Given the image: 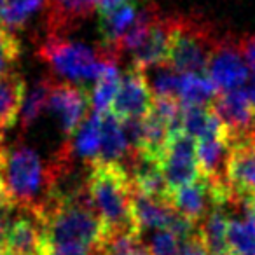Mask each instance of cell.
Instances as JSON below:
<instances>
[{
    "label": "cell",
    "instance_id": "7",
    "mask_svg": "<svg viewBox=\"0 0 255 255\" xmlns=\"http://www.w3.org/2000/svg\"><path fill=\"white\" fill-rule=\"evenodd\" d=\"M159 166L170 191L199 178L201 171L196 156V140L184 131L171 133Z\"/></svg>",
    "mask_w": 255,
    "mask_h": 255
},
{
    "label": "cell",
    "instance_id": "12",
    "mask_svg": "<svg viewBox=\"0 0 255 255\" xmlns=\"http://www.w3.org/2000/svg\"><path fill=\"white\" fill-rule=\"evenodd\" d=\"M210 107L227 129V140L248 135L255 107L248 98L247 89L238 88L229 91H219Z\"/></svg>",
    "mask_w": 255,
    "mask_h": 255
},
{
    "label": "cell",
    "instance_id": "28",
    "mask_svg": "<svg viewBox=\"0 0 255 255\" xmlns=\"http://www.w3.org/2000/svg\"><path fill=\"white\" fill-rule=\"evenodd\" d=\"M21 54V44L18 37L0 26V75L11 70Z\"/></svg>",
    "mask_w": 255,
    "mask_h": 255
},
{
    "label": "cell",
    "instance_id": "4",
    "mask_svg": "<svg viewBox=\"0 0 255 255\" xmlns=\"http://www.w3.org/2000/svg\"><path fill=\"white\" fill-rule=\"evenodd\" d=\"M219 33L212 21L199 14H178L166 65L180 74H205Z\"/></svg>",
    "mask_w": 255,
    "mask_h": 255
},
{
    "label": "cell",
    "instance_id": "26",
    "mask_svg": "<svg viewBox=\"0 0 255 255\" xmlns=\"http://www.w3.org/2000/svg\"><path fill=\"white\" fill-rule=\"evenodd\" d=\"M121 74L119 67H110L95 81L93 91H89L91 96V110L96 114H105L110 110L116 93L119 89Z\"/></svg>",
    "mask_w": 255,
    "mask_h": 255
},
{
    "label": "cell",
    "instance_id": "20",
    "mask_svg": "<svg viewBox=\"0 0 255 255\" xmlns=\"http://www.w3.org/2000/svg\"><path fill=\"white\" fill-rule=\"evenodd\" d=\"M227 206L215 205L206 217L198 224V231L203 238L208 255H231L227 247V222L229 215L226 212Z\"/></svg>",
    "mask_w": 255,
    "mask_h": 255
},
{
    "label": "cell",
    "instance_id": "5",
    "mask_svg": "<svg viewBox=\"0 0 255 255\" xmlns=\"http://www.w3.org/2000/svg\"><path fill=\"white\" fill-rule=\"evenodd\" d=\"M205 74L219 91L243 88L250 79V68L238 44V35L226 32L219 37Z\"/></svg>",
    "mask_w": 255,
    "mask_h": 255
},
{
    "label": "cell",
    "instance_id": "27",
    "mask_svg": "<svg viewBox=\"0 0 255 255\" xmlns=\"http://www.w3.org/2000/svg\"><path fill=\"white\" fill-rule=\"evenodd\" d=\"M180 72L173 70L170 67H159L156 72L150 89L154 96H177L178 98V86H180Z\"/></svg>",
    "mask_w": 255,
    "mask_h": 255
},
{
    "label": "cell",
    "instance_id": "29",
    "mask_svg": "<svg viewBox=\"0 0 255 255\" xmlns=\"http://www.w3.org/2000/svg\"><path fill=\"white\" fill-rule=\"evenodd\" d=\"M182 241L168 229H156L147 243L150 255H178Z\"/></svg>",
    "mask_w": 255,
    "mask_h": 255
},
{
    "label": "cell",
    "instance_id": "25",
    "mask_svg": "<svg viewBox=\"0 0 255 255\" xmlns=\"http://www.w3.org/2000/svg\"><path fill=\"white\" fill-rule=\"evenodd\" d=\"M227 247L231 255H255V222L252 217L227 222Z\"/></svg>",
    "mask_w": 255,
    "mask_h": 255
},
{
    "label": "cell",
    "instance_id": "24",
    "mask_svg": "<svg viewBox=\"0 0 255 255\" xmlns=\"http://www.w3.org/2000/svg\"><path fill=\"white\" fill-rule=\"evenodd\" d=\"M44 0H5L0 7V26L9 32L23 30L26 23L39 11H42Z\"/></svg>",
    "mask_w": 255,
    "mask_h": 255
},
{
    "label": "cell",
    "instance_id": "14",
    "mask_svg": "<svg viewBox=\"0 0 255 255\" xmlns=\"http://www.w3.org/2000/svg\"><path fill=\"white\" fill-rule=\"evenodd\" d=\"M196 156L201 177L215 185H227V156L229 140L227 135H213L196 140Z\"/></svg>",
    "mask_w": 255,
    "mask_h": 255
},
{
    "label": "cell",
    "instance_id": "1",
    "mask_svg": "<svg viewBox=\"0 0 255 255\" xmlns=\"http://www.w3.org/2000/svg\"><path fill=\"white\" fill-rule=\"evenodd\" d=\"M60 173L61 166L54 156L44 161L28 145L7 147L2 164L4 194L14 210L37 217L53 199Z\"/></svg>",
    "mask_w": 255,
    "mask_h": 255
},
{
    "label": "cell",
    "instance_id": "13",
    "mask_svg": "<svg viewBox=\"0 0 255 255\" xmlns=\"http://www.w3.org/2000/svg\"><path fill=\"white\" fill-rule=\"evenodd\" d=\"M7 255H46L47 241L40 222L28 212L11 219L4 241Z\"/></svg>",
    "mask_w": 255,
    "mask_h": 255
},
{
    "label": "cell",
    "instance_id": "3",
    "mask_svg": "<svg viewBox=\"0 0 255 255\" xmlns=\"http://www.w3.org/2000/svg\"><path fill=\"white\" fill-rule=\"evenodd\" d=\"M37 56L54 74L72 82H95L107 68L119 67L121 56L109 46L89 47L68 37H42Z\"/></svg>",
    "mask_w": 255,
    "mask_h": 255
},
{
    "label": "cell",
    "instance_id": "10",
    "mask_svg": "<svg viewBox=\"0 0 255 255\" xmlns=\"http://www.w3.org/2000/svg\"><path fill=\"white\" fill-rule=\"evenodd\" d=\"M226 175L234 198L241 205H245L248 198L255 196V140L250 133L229 140Z\"/></svg>",
    "mask_w": 255,
    "mask_h": 255
},
{
    "label": "cell",
    "instance_id": "9",
    "mask_svg": "<svg viewBox=\"0 0 255 255\" xmlns=\"http://www.w3.org/2000/svg\"><path fill=\"white\" fill-rule=\"evenodd\" d=\"M100 0H44V37H68L98 9Z\"/></svg>",
    "mask_w": 255,
    "mask_h": 255
},
{
    "label": "cell",
    "instance_id": "16",
    "mask_svg": "<svg viewBox=\"0 0 255 255\" xmlns=\"http://www.w3.org/2000/svg\"><path fill=\"white\" fill-rule=\"evenodd\" d=\"M25 93L26 84L21 74L11 68L0 75V136L18 123Z\"/></svg>",
    "mask_w": 255,
    "mask_h": 255
},
{
    "label": "cell",
    "instance_id": "22",
    "mask_svg": "<svg viewBox=\"0 0 255 255\" xmlns=\"http://www.w3.org/2000/svg\"><path fill=\"white\" fill-rule=\"evenodd\" d=\"M51 82H53V75H46V77L39 79L30 91L25 93L21 110H19V124H21L23 131H28L33 123H37L39 117L47 110Z\"/></svg>",
    "mask_w": 255,
    "mask_h": 255
},
{
    "label": "cell",
    "instance_id": "21",
    "mask_svg": "<svg viewBox=\"0 0 255 255\" xmlns=\"http://www.w3.org/2000/svg\"><path fill=\"white\" fill-rule=\"evenodd\" d=\"M136 14V5L133 2H128L119 7H114L107 12H100L98 18V33L100 44L112 47L121 35L126 32V28L131 25L133 18Z\"/></svg>",
    "mask_w": 255,
    "mask_h": 255
},
{
    "label": "cell",
    "instance_id": "38",
    "mask_svg": "<svg viewBox=\"0 0 255 255\" xmlns=\"http://www.w3.org/2000/svg\"><path fill=\"white\" fill-rule=\"evenodd\" d=\"M4 4H5V0H0V7H2Z\"/></svg>",
    "mask_w": 255,
    "mask_h": 255
},
{
    "label": "cell",
    "instance_id": "31",
    "mask_svg": "<svg viewBox=\"0 0 255 255\" xmlns=\"http://www.w3.org/2000/svg\"><path fill=\"white\" fill-rule=\"evenodd\" d=\"M178 255H208L203 238L199 234V231H196L192 236H189L187 240L182 241L180 245V254Z\"/></svg>",
    "mask_w": 255,
    "mask_h": 255
},
{
    "label": "cell",
    "instance_id": "36",
    "mask_svg": "<svg viewBox=\"0 0 255 255\" xmlns=\"http://www.w3.org/2000/svg\"><path fill=\"white\" fill-rule=\"evenodd\" d=\"M250 136L252 138H255V112H254V117H252V124H250Z\"/></svg>",
    "mask_w": 255,
    "mask_h": 255
},
{
    "label": "cell",
    "instance_id": "2",
    "mask_svg": "<svg viewBox=\"0 0 255 255\" xmlns=\"http://www.w3.org/2000/svg\"><path fill=\"white\" fill-rule=\"evenodd\" d=\"M86 189L107 233H138L133 215V184L123 164L95 159L86 166Z\"/></svg>",
    "mask_w": 255,
    "mask_h": 255
},
{
    "label": "cell",
    "instance_id": "15",
    "mask_svg": "<svg viewBox=\"0 0 255 255\" xmlns=\"http://www.w3.org/2000/svg\"><path fill=\"white\" fill-rule=\"evenodd\" d=\"M133 156H135V152H133L129 143H128L121 121L112 112L102 114L98 159L126 166Z\"/></svg>",
    "mask_w": 255,
    "mask_h": 255
},
{
    "label": "cell",
    "instance_id": "30",
    "mask_svg": "<svg viewBox=\"0 0 255 255\" xmlns=\"http://www.w3.org/2000/svg\"><path fill=\"white\" fill-rule=\"evenodd\" d=\"M238 44H240V49L243 53L245 60L248 63V68L254 74L255 79V33H247V35L238 37Z\"/></svg>",
    "mask_w": 255,
    "mask_h": 255
},
{
    "label": "cell",
    "instance_id": "39",
    "mask_svg": "<svg viewBox=\"0 0 255 255\" xmlns=\"http://www.w3.org/2000/svg\"><path fill=\"white\" fill-rule=\"evenodd\" d=\"M2 255H7V254H5V252H4V254H2Z\"/></svg>",
    "mask_w": 255,
    "mask_h": 255
},
{
    "label": "cell",
    "instance_id": "32",
    "mask_svg": "<svg viewBox=\"0 0 255 255\" xmlns=\"http://www.w3.org/2000/svg\"><path fill=\"white\" fill-rule=\"evenodd\" d=\"M12 205L5 198L0 199V255L4 254V241L7 234V227L12 219Z\"/></svg>",
    "mask_w": 255,
    "mask_h": 255
},
{
    "label": "cell",
    "instance_id": "34",
    "mask_svg": "<svg viewBox=\"0 0 255 255\" xmlns=\"http://www.w3.org/2000/svg\"><path fill=\"white\" fill-rule=\"evenodd\" d=\"M243 210H247V215L252 217L255 222V196H252V198H248L247 201H245Z\"/></svg>",
    "mask_w": 255,
    "mask_h": 255
},
{
    "label": "cell",
    "instance_id": "19",
    "mask_svg": "<svg viewBox=\"0 0 255 255\" xmlns=\"http://www.w3.org/2000/svg\"><path fill=\"white\" fill-rule=\"evenodd\" d=\"M161 16V9L156 2L152 0H145L140 7H136V14L133 18L131 25L128 26L126 32L117 39V42L112 46V49L116 51L119 56H123L124 53H131L135 51L140 44L143 42V39L149 33L150 26L154 25L157 18Z\"/></svg>",
    "mask_w": 255,
    "mask_h": 255
},
{
    "label": "cell",
    "instance_id": "17",
    "mask_svg": "<svg viewBox=\"0 0 255 255\" xmlns=\"http://www.w3.org/2000/svg\"><path fill=\"white\" fill-rule=\"evenodd\" d=\"M175 208L166 199L152 198V196L133 192V215L138 231H156L166 229Z\"/></svg>",
    "mask_w": 255,
    "mask_h": 255
},
{
    "label": "cell",
    "instance_id": "18",
    "mask_svg": "<svg viewBox=\"0 0 255 255\" xmlns=\"http://www.w3.org/2000/svg\"><path fill=\"white\" fill-rule=\"evenodd\" d=\"M100 129H102V114L89 112L88 117L79 124V128L67 140L75 159H81L88 166L98 159L100 152Z\"/></svg>",
    "mask_w": 255,
    "mask_h": 255
},
{
    "label": "cell",
    "instance_id": "8",
    "mask_svg": "<svg viewBox=\"0 0 255 255\" xmlns=\"http://www.w3.org/2000/svg\"><path fill=\"white\" fill-rule=\"evenodd\" d=\"M152 89L147 81L145 70L129 67L121 75L119 89L116 93L110 110L119 121L142 119L152 109Z\"/></svg>",
    "mask_w": 255,
    "mask_h": 255
},
{
    "label": "cell",
    "instance_id": "11",
    "mask_svg": "<svg viewBox=\"0 0 255 255\" xmlns=\"http://www.w3.org/2000/svg\"><path fill=\"white\" fill-rule=\"evenodd\" d=\"M178 14H163L154 21L143 42L131 51V67L140 70H149L152 67L166 65L168 54L177 30Z\"/></svg>",
    "mask_w": 255,
    "mask_h": 255
},
{
    "label": "cell",
    "instance_id": "37",
    "mask_svg": "<svg viewBox=\"0 0 255 255\" xmlns=\"http://www.w3.org/2000/svg\"><path fill=\"white\" fill-rule=\"evenodd\" d=\"M2 198H5V194H4V184H2V168H0V199Z\"/></svg>",
    "mask_w": 255,
    "mask_h": 255
},
{
    "label": "cell",
    "instance_id": "35",
    "mask_svg": "<svg viewBox=\"0 0 255 255\" xmlns=\"http://www.w3.org/2000/svg\"><path fill=\"white\" fill-rule=\"evenodd\" d=\"M247 95H248V98H250L252 105L255 107V79H254V81H252V84L247 88Z\"/></svg>",
    "mask_w": 255,
    "mask_h": 255
},
{
    "label": "cell",
    "instance_id": "33",
    "mask_svg": "<svg viewBox=\"0 0 255 255\" xmlns=\"http://www.w3.org/2000/svg\"><path fill=\"white\" fill-rule=\"evenodd\" d=\"M128 2H133V0H100L98 11L107 12L114 7H119V5H123V4H128Z\"/></svg>",
    "mask_w": 255,
    "mask_h": 255
},
{
    "label": "cell",
    "instance_id": "6",
    "mask_svg": "<svg viewBox=\"0 0 255 255\" xmlns=\"http://www.w3.org/2000/svg\"><path fill=\"white\" fill-rule=\"evenodd\" d=\"M47 110L56 119L63 136L68 138L91 112V96L79 82L60 81L53 75Z\"/></svg>",
    "mask_w": 255,
    "mask_h": 255
},
{
    "label": "cell",
    "instance_id": "23",
    "mask_svg": "<svg viewBox=\"0 0 255 255\" xmlns=\"http://www.w3.org/2000/svg\"><path fill=\"white\" fill-rule=\"evenodd\" d=\"M219 89L206 74H182L178 86V100L182 107H206L212 103Z\"/></svg>",
    "mask_w": 255,
    "mask_h": 255
}]
</instances>
